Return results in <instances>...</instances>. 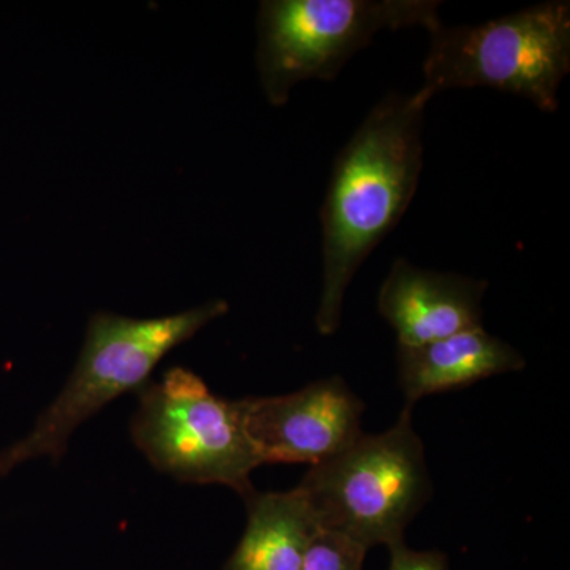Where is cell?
Masks as SVG:
<instances>
[{
    "label": "cell",
    "instance_id": "8",
    "mask_svg": "<svg viewBox=\"0 0 570 570\" xmlns=\"http://www.w3.org/2000/svg\"><path fill=\"white\" fill-rule=\"evenodd\" d=\"M487 287V281L396 258L379 292V313L395 330L397 346H422L480 328Z\"/></svg>",
    "mask_w": 570,
    "mask_h": 570
},
{
    "label": "cell",
    "instance_id": "5",
    "mask_svg": "<svg viewBox=\"0 0 570 570\" xmlns=\"http://www.w3.org/2000/svg\"><path fill=\"white\" fill-rule=\"evenodd\" d=\"M438 0H265L257 67L266 99L283 107L305 80H335L382 31L442 26Z\"/></svg>",
    "mask_w": 570,
    "mask_h": 570
},
{
    "label": "cell",
    "instance_id": "10",
    "mask_svg": "<svg viewBox=\"0 0 570 570\" xmlns=\"http://www.w3.org/2000/svg\"><path fill=\"white\" fill-rule=\"evenodd\" d=\"M247 524L224 570H303L316 520L298 487L245 498Z\"/></svg>",
    "mask_w": 570,
    "mask_h": 570
},
{
    "label": "cell",
    "instance_id": "7",
    "mask_svg": "<svg viewBox=\"0 0 570 570\" xmlns=\"http://www.w3.org/2000/svg\"><path fill=\"white\" fill-rule=\"evenodd\" d=\"M243 428L261 464L324 463L362 436L365 404L343 377L283 396L238 401Z\"/></svg>",
    "mask_w": 570,
    "mask_h": 570
},
{
    "label": "cell",
    "instance_id": "4",
    "mask_svg": "<svg viewBox=\"0 0 570 570\" xmlns=\"http://www.w3.org/2000/svg\"><path fill=\"white\" fill-rule=\"evenodd\" d=\"M419 91L433 99L455 88H491L558 110L570 71V3L550 0L475 26H439Z\"/></svg>",
    "mask_w": 570,
    "mask_h": 570
},
{
    "label": "cell",
    "instance_id": "9",
    "mask_svg": "<svg viewBox=\"0 0 570 570\" xmlns=\"http://www.w3.org/2000/svg\"><path fill=\"white\" fill-rule=\"evenodd\" d=\"M524 366L527 360L515 347L490 335L483 326L422 346H397V381L406 407L423 396L469 387Z\"/></svg>",
    "mask_w": 570,
    "mask_h": 570
},
{
    "label": "cell",
    "instance_id": "1",
    "mask_svg": "<svg viewBox=\"0 0 570 570\" xmlns=\"http://www.w3.org/2000/svg\"><path fill=\"white\" fill-rule=\"evenodd\" d=\"M425 94H389L341 149L321 209L322 294L316 325L337 332L348 285L396 227L423 168Z\"/></svg>",
    "mask_w": 570,
    "mask_h": 570
},
{
    "label": "cell",
    "instance_id": "11",
    "mask_svg": "<svg viewBox=\"0 0 570 570\" xmlns=\"http://www.w3.org/2000/svg\"><path fill=\"white\" fill-rule=\"evenodd\" d=\"M367 550L337 532L318 530L307 547L303 570H363Z\"/></svg>",
    "mask_w": 570,
    "mask_h": 570
},
{
    "label": "cell",
    "instance_id": "3",
    "mask_svg": "<svg viewBox=\"0 0 570 570\" xmlns=\"http://www.w3.org/2000/svg\"><path fill=\"white\" fill-rule=\"evenodd\" d=\"M298 489L318 530L337 532L366 550L403 542L409 523L433 493L411 407L385 433H363L340 455L311 466Z\"/></svg>",
    "mask_w": 570,
    "mask_h": 570
},
{
    "label": "cell",
    "instance_id": "6",
    "mask_svg": "<svg viewBox=\"0 0 570 570\" xmlns=\"http://www.w3.org/2000/svg\"><path fill=\"white\" fill-rule=\"evenodd\" d=\"M130 433L154 468L186 483H219L253 493L262 466L243 428L238 401L213 395L193 371L174 367L138 390Z\"/></svg>",
    "mask_w": 570,
    "mask_h": 570
},
{
    "label": "cell",
    "instance_id": "12",
    "mask_svg": "<svg viewBox=\"0 0 570 570\" xmlns=\"http://www.w3.org/2000/svg\"><path fill=\"white\" fill-rule=\"evenodd\" d=\"M389 570H449L448 557L441 551H417L397 542L389 547Z\"/></svg>",
    "mask_w": 570,
    "mask_h": 570
},
{
    "label": "cell",
    "instance_id": "2",
    "mask_svg": "<svg viewBox=\"0 0 570 570\" xmlns=\"http://www.w3.org/2000/svg\"><path fill=\"white\" fill-rule=\"evenodd\" d=\"M227 313V302L213 299L194 309L157 318L94 314L69 382L37 420L31 433L0 452V475L40 456L61 460L78 426L116 397L145 387L165 355Z\"/></svg>",
    "mask_w": 570,
    "mask_h": 570
}]
</instances>
